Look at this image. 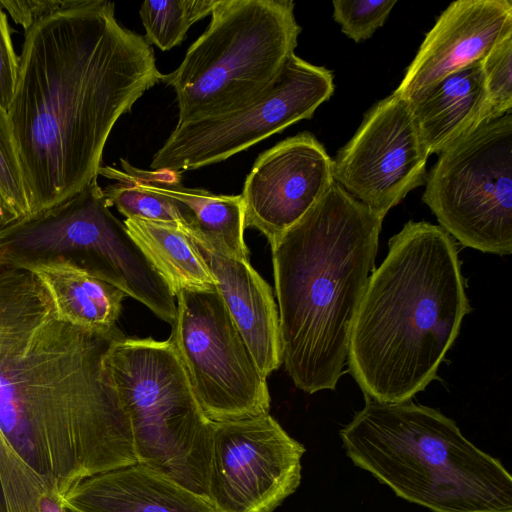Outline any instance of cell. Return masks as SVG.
Listing matches in <instances>:
<instances>
[{
    "label": "cell",
    "mask_w": 512,
    "mask_h": 512,
    "mask_svg": "<svg viewBox=\"0 0 512 512\" xmlns=\"http://www.w3.org/2000/svg\"><path fill=\"white\" fill-rule=\"evenodd\" d=\"M162 75L110 1L72 0L25 31L7 115L30 218L97 180L116 122Z\"/></svg>",
    "instance_id": "6da1fadb"
},
{
    "label": "cell",
    "mask_w": 512,
    "mask_h": 512,
    "mask_svg": "<svg viewBox=\"0 0 512 512\" xmlns=\"http://www.w3.org/2000/svg\"><path fill=\"white\" fill-rule=\"evenodd\" d=\"M99 175L115 181L103 193L109 205L115 206L126 219L172 224L184 231L192 229V215L182 203L138 185L114 167L102 165Z\"/></svg>",
    "instance_id": "603a6c76"
},
{
    "label": "cell",
    "mask_w": 512,
    "mask_h": 512,
    "mask_svg": "<svg viewBox=\"0 0 512 512\" xmlns=\"http://www.w3.org/2000/svg\"><path fill=\"white\" fill-rule=\"evenodd\" d=\"M304 453L269 413L211 422L206 498L219 512H273L298 488Z\"/></svg>",
    "instance_id": "7c38bea8"
},
{
    "label": "cell",
    "mask_w": 512,
    "mask_h": 512,
    "mask_svg": "<svg viewBox=\"0 0 512 512\" xmlns=\"http://www.w3.org/2000/svg\"><path fill=\"white\" fill-rule=\"evenodd\" d=\"M175 298L170 339L207 419L222 422L268 414L267 378L217 290L182 289Z\"/></svg>",
    "instance_id": "30bf717a"
},
{
    "label": "cell",
    "mask_w": 512,
    "mask_h": 512,
    "mask_svg": "<svg viewBox=\"0 0 512 512\" xmlns=\"http://www.w3.org/2000/svg\"><path fill=\"white\" fill-rule=\"evenodd\" d=\"M64 498L84 512H219L205 496L138 463L88 477Z\"/></svg>",
    "instance_id": "e0dca14e"
},
{
    "label": "cell",
    "mask_w": 512,
    "mask_h": 512,
    "mask_svg": "<svg viewBox=\"0 0 512 512\" xmlns=\"http://www.w3.org/2000/svg\"><path fill=\"white\" fill-rule=\"evenodd\" d=\"M121 166L125 178L189 209L193 228L186 233L198 235L222 254L249 261L241 195H217L205 189L187 188L181 183L180 172L145 171L124 159H121Z\"/></svg>",
    "instance_id": "d6986e66"
},
{
    "label": "cell",
    "mask_w": 512,
    "mask_h": 512,
    "mask_svg": "<svg viewBox=\"0 0 512 512\" xmlns=\"http://www.w3.org/2000/svg\"><path fill=\"white\" fill-rule=\"evenodd\" d=\"M407 99L429 155L440 154L492 120L481 61Z\"/></svg>",
    "instance_id": "ac0fdd59"
},
{
    "label": "cell",
    "mask_w": 512,
    "mask_h": 512,
    "mask_svg": "<svg viewBox=\"0 0 512 512\" xmlns=\"http://www.w3.org/2000/svg\"><path fill=\"white\" fill-rule=\"evenodd\" d=\"M72 0H1L15 23L28 30L43 18L69 6Z\"/></svg>",
    "instance_id": "f1b7e54d"
},
{
    "label": "cell",
    "mask_w": 512,
    "mask_h": 512,
    "mask_svg": "<svg viewBox=\"0 0 512 512\" xmlns=\"http://www.w3.org/2000/svg\"><path fill=\"white\" fill-rule=\"evenodd\" d=\"M103 366L129 420L137 463L206 497L211 421L171 339L123 335Z\"/></svg>",
    "instance_id": "52a82bcc"
},
{
    "label": "cell",
    "mask_w": 512,
    "mask_h": 512,
    "mask_svg": "<svg viewBox=\"0 0 512 512\" xmlns=\"http://www.w3.org/2000/svg\"><path fill=\"white\" fill-rule=\"evenodd\" d=\"M333 159L310 132L284 139L254 162L241 194L244 225L272 245L334 183Z\"/></svg>",
    "instance_id": "5bb4252c"
},
{
    "label": "cell",
    "mask_w": 512,
    "mask_h": 512,
    "mask_svg": "<svg viewBox=\"0 0 512 512\" xmlns=\"http://www.w3.org/2000/svg\"><path fill=\"white\" fill-rule=\"evenodd\" d=\"M333 92L330 70L293 54L272 86L254 102L229 113L177 124L150 167L181 172L224 161L296 122L311 119Z\"/></svg>",
    "instance_id": "8fae6325"
},
{
    "label": "cell",
    "mask_w": 512,
    "mask_h": 512,
    "mask_svg": "<svg viewBox=\"0 0 512 512\" xmlns=\"http://www.w3.org/2000/svg\"><path fill=\"white\" fill-rule=\"evenodd\" d=\"M24 270L43 285L62 321L97 335L118 331L116 322L127 295L115 285L67 262L38 263Z\"/></svg>",
    "instance_id": "ffe728a7"
},
{
    "label": "cell",
    "mask_w": 512,
    "mask_h": 512,
    "mask_svg": "<svg viewBox=\"0 0 512 512\" xmlns=\"http://www.w3.org/2000/svg\"><path fill=\"white\" fill-rule=\"evenodd\" d=\"M470 311L454 238L408 221L390 238L353 321L347 364L364 396L396 403L424 390Z\"/></svg>",
    "instance_id": "3957f363"
},
{
    "label": "cell",
    "mask_w": 512,
    "mask_h": 512,
    "mask_svg": "<svg viewBox=\"0 0 512 512\" xmlns=\"http://www.w3.org/2000/svg\"><path fill=\"white\" fill-rule=\"evenodd\" d=\"M481 64L493 120L512 110V35L497 44Z\"/></svg>",
    "instance_id": "4316f807"
},
{
    "label": "cell",
    "mask_w": 512,
    "mask_h": 512,
    "mask_svg": "<svg viewBox=\"0 0 512 512\" xmlns=\"http://www.w3.org/2000/svg\"><path fill=\"white\" fill-rule=\"evenodd\" d=\"M123 335L62 321L33 273L0 271V439L53 487L95 470L119 440L124 416L103 358Z\"/></svg>",
    "instance_id": "7a4b0ae2"
},
{
    "label": "cell",
    "mask_w": 512,
    "mask_h": 512,
    "mask_svg": "<svg viewBox=\"0 0 512 512\" xmlns=\"http://www.w3.org/2000/svg\"><path fill=\"white\" fill-rule=\"evenodd\" d=\"M429 154L410 102L392 93L364 115L333 159V178L372 211L386 216L413 189L425 184Z\"/></svg>",
    "instance_id": "4fadbf2b"
},
{
    "label": "cell",
    "mask_w": 512,
    "mask_h": 512,
    "mask_svg": "<svg viewBox=\"0 0 512 512\" xmlns=\"http://www.w3.org/2000/svg\"><path fill=\"white\" fill-rule=\"evenodd\" d=\"M18 73V56L14 51L11 29L0 5V107L8 110Z\"/></svg>",
    "instance_id": "83f0119b"
},
{
    "label": "cell",
    "mask_w": 512,
    "mask_h": 512,
    "mask_svg": "<svg viewBox=\"0 0 512 512\" xmlns=\"http://www.w3.org/2000/svg\"><path fill=\"white\" fill-rule=\"evenodd\" d=\"M0 512H84L46 485L0 439Z\"/></svg>",
    "instance_id": "7402d4cb"
},
{
    "label": "cell",
    "mask_w": 512,
    "mask_h": 512,
    "mask_svg": "<svg viewBox=\"0 0 512 512\" xmlns=\"http://www.w3.org/2000/svg\"><path fill=\"white\" fill-rule=\"evenodd\" d=\"M396 3V0H334L333 18L348 38L360 43L385 24Z\"/></svg>",
    "instance_id": "484cf974"
},
{
    "label": "cell",
    "mask_w": 512,
    "mask_h": 512,
    "mask_svg": "<svg viewBox=\"0 0 512 512\" xmlns=\"http://www.w3.org/2000/svg\"><path fill=\"white\" fill-rule=\"evenodd\" d=\"M207 264L232 320L262 375L282 364L279 315L270 285L250 261L222 254L201 237L187 233Z\"/></svg>",
    "instance_id": "2e32d148"
},
{
    "label": "cell",
    "mask_w": 512,
    "mask_h": 512,
    "mask_svg": "<svg viewBox=\"0 0 512 512\" xmlns=\"http://www.w3.org/2000/svg\"><path fill=\"white\" fill-rule=\"evenodd\" d=\"M512 35V1L452 2L426 34L394 93L409 98L447 75L482 61Z\"/></svg>",
    "instance_id": "9a60e30c"
},
{
    "label": "cell",
    "mask_w": 512,
    "mask_h": 512,
    "mask_svg": "<svg viewBox=\"0 0 512 512\" xmlns=\"http://www.w3.org/2000/svg\"><path fill=\"white\" fill-rule=\"evenodd\" d=\"M383 217L334 182L271 246L281 359L300 390H334L375 269Z\"/></svg>",
    "instance_id": "277c9868"
},
{
    "label": "cell",
    "mask_w": 512,
    "mask_h": 512,
    "mask_svg": "<svg viewBox=\"0 0 512 512\" xmlns=\"http://www.w3.org/2000/svg\"><path fill=\"white\" fill-rule=\"evenodd\" d=\"M423 202L458 242L484 253L512 252V113L482 124L438 154Z\"/></svg>",
    "instance_id": "9c48e42d"
},
{
    "label": "cell",
    "mask_w": 512,
    "mask_h": 512,
    "mask_svg": "<svg viewBox=\"0 0 512 512\" xmlns=\"http://www.w3.org/2000/svg\"><path fill=\"white\" fill-rule=\"evenodd\" d=\"M124 224L174 296L182 289L211 290L215 282L193 239L180 227L142 219Z\"/></svg>",
    "instance_id": "44dd1931"
},
{
    "label": "cell",
    "mask_w": 512,
    "mask_h": 512,
    "mask_svg": "<svg viewBox=\"0 0 512 512\" xmlns=\"http://www.w3.org/2000/svg\"><path fill=\"white\" fill-rule=\"evenodd\" d=\"M110 207L94 180L58 206L0 227V271L67 262L115 285L172 325L173 292Z\"/></svg>",
    "instance_id": "ba28073f"
},
{
    "label": "cell",
    "mask_w": 512,
    "mask_h": 512,
    "mask_svg": "<svg viewBox=\"0 0 512 512\" xmlns=\"http://www.w3.org/2000/svg\"><path fill=\"white\" fill-rule=\"evenodd\" d=\"M365 397L340 430L347 456L432 512H512V476L439 410Z\"/></svg>",
    "instance_id": "5b68a950"
},
{
    "label": "cell",
    "mask_w": 512,
    "mask_h": 512,
    "mask_svg": "<svg viewBox=\"0 0 512 512\" xmlns=\"http://www.w3.org/2000/svg\"><path fill=\"white\" fill-rule=\"evenodd\" d=\"M30 218L7 111L0 107V227Z\"/></svg>",
    "instance_id": "d4e9b609"
},
{
    "label": "cell",
    "mask_w": 512,
    "mask_h": 512,
    "mask_svg": "<svg viewBox=\"0 0 512 512\" xmlns=\"http://www.w3.org/2000/svg\"><path fill=\"white\" fill-rule=\"evenodd\" d=\"M216 0L144 1L139 9L145 39L160 50L179 45L192 24L211 14Z\"/></svg>",
    "instance_id": "cb8c5ba5"
},
{
    "label": "cell",
    "mask_w": 512,
    "mask_h": 512,
    "mask_svg": "<svg viewBox=\"0 0 512 512\" xmlns=\"http://www.w3.org/2000/svg\"><path fill=\"white\" fill-rule=\"evenodd\" d=\"M291 0H216L211 20L181 64L162 75L176 93L178 123L257 100L295 54L301 26Z\"/></svg>",
    "instance_id": "8992f818"
}]
</instances>
